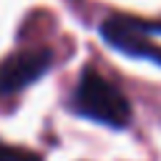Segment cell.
<instances>
[{
	"mask_svg": "<svg viewBox=\"0 0 161 161\" xmlns=\"http://www.w3.org/2000/svg\"><path fill=\"white\" fill-rule=\"evenodd\" d=\"M73 108L103 126L126 128L131 123V103L111 80H106L96 68H86L73 91Z\"/></svg>",
	"mask_w": 161,
	"mask_h": 161,
	"instance_id": "obj_1",
	"label": "cell"
},
{
	"mask_svg": "<svg viewBox=\"0 0 161 161\" xmlns=\"http://www.w3.org/2000/svg\"><path fill=\"white\" fill-rule=\"evenodd\" d=\"M53 63V50L48 48H30L8 55L0 60V93H15L30 83H35Z\"/></svg>",
	"mask_w": 161,
	"mask_h": 161,
	"instance_id": "obj_2",
	"label": "cell"
},
{
	"mask_svg": "<svg viewBox=\"0 0 161 161\" xmlns=\"http://www.w3.org/2000/svg\"><path fill=\"white\" fill-rule=\"evenodd\" d=\"M103 40L133 58H148L153 63H161V48L148 40V35L141 30L138 20H123V18H108L101 25Z\"/></svg>",
	"mask_w": 161,
	"mask_h": 161,
	"instance_id": "obj_3",
	"label": "cell"
},
{
	"mask_svg": "<svg viewBox=\"0 0 161 161\" xmlns=\"http://www.w3.org/2000/svg\"><path fill=\"white\" fill-rule=\"evenodd\" d=\"M0 161H43V158H40L35 151H30V148L0 143Z\"/></svg>",
	"mask_w": 161,
	"mask_h": 161,
	"instance_id": "obj_4",
	"label": "cell"
}]
</instances>
